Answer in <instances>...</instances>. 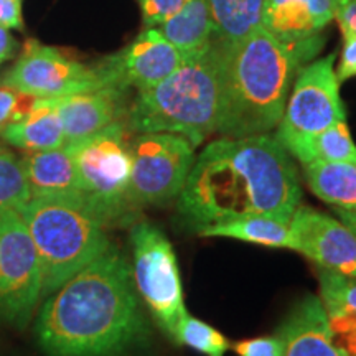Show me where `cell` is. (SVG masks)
<instances>
[{"label": "cell", "instance_id": "5", "mask_svg": "<svg viewBox=\"0 0 356 356\" xmlns=\"http://www.w3.org/2000/svg\"><path fill=\"white\" fill-rule=\"evenodd\" d=\"M19 213L38 252L42 299L111 248L106 225L81 198H30Z\"/></svg>", "mask_w": 356, "mask_h": 356}, {"label": "cell", "instance_id": "12", "mask_svg": "<svg viewBox=\"0 0 356 356\" xmlns=\"http://www.w3.org/2000/svg\"><path fill=\"white\" fill-rule=\"evenodd\" d=\"M185 58L157 29H145L124 50L96 66L108 88L144 91L172 74Z\"/></svg>", "mask_w": 356, "mask_h": 356}, {"label": "cell", "instance_id": "6", "mask_svg": "<svg viewBox=\"0 0 356 356\" xmlns=\"http://www.w3.org/2000/svg\"><path fill=\"white\" fill-rule=\"evenodd\" d=\"M78 173L84 204L106 228L131 221L137 210L129 197L131 184V145L122 122L68 144Z\"/></svg>", "mask_w": 356, "mask_h": 356}, {"label": "cell", "instance_id": "17", "mask_svg": "<svg viewBox=\"0 0 356 356\" xmlns=\"http://www.w3.org/2000/svg\"><path fill=\"white\" fill-rule=\"evenodd\" d=\"M320 300L340 356H356V277L320 269Z\"/></svg>", "mask_w": 356, "mask_h": 356}, {"label": "cell", "instance_id": "14", "mask_svg": "<svg viewBox=\"0 0 356 356\" xmlns=\"http://www.w3.org/2000/svg\"><path fill=\"white\" fill-rule=\"evenodd\" d=\"M126 91L118 88H101L95 91L56 97L55 104L66 137V145L73 144L111 124L119 122L124 113Z\"/></svg>", "mask_w": 356, "mask_h": 356}, {"label": "cell", "instance_id": "20", "mask_svg": "<svg viewBox=\"0 0 356 356\" xmlns=\"http://www.w3.org/2000/svg\"><path fill=\"white\" fill-rule=\"evenodd\" d=\"M155 29L186 56L210 47L215 35L207 0H188L180 12Z\"/></svg>", "mask_w": 356, "mask_h": 356}, {"label": "cell", "instance_id": "30", "mask_svg": "<svg viewBox=\"0 0 356 356\" xmlns=\"http://www.w3.org/2000/svg\"><path fill=\"white\" fill-rule=\"evenodd\" d=\"M335 73L340 83L356 76V37L343 38V50H341L340 63Z\"/></svg>", "mask_w": 356, "mask_h": 356}, {"label": "cell", "instance_id": "10", "mask_svg": "<svg viewBox=\"0 0 356 356\" xmlns=\"http://www.w3.org/2000/svg\"><path fill=\"white\" fill-rule=\"evenodd\" d=\"M42 299V266L19 211L0 215V317L24 328Z\"/></svg>", "mask_w": 356, "mask_h": 356}, {"label": "cell", "instance_id": "7", "mask_svg": "<svg viewBox=\"0 0 356 356\" xmlns=\"http://www.w3.org/2000/svg\"><path fill=\"white\" fill-rule=\"evenodd\" d=\"M131 244L136 291L159 327L177 343L178 328L188 312L170 239L154 222L140 221L132 226Z\"/></svg>", "mask_w": 356, "mask_h": 356}, {"label": "cell", "instance_id": "8", "mask_svg": "<svg viewBox=\"0 0 356 356\" xmlns=\"http://www.w3.org/2000/svg\"><path fill=\"white\" fill-rule=\"evenodd\" d=\"M333 63L335 55H327L305 65L297 74L275 134V139L293 157L312 137L333 124L346 121Z\"/></svg>", "mask_w": 356, "mask_h": 356}, {"label": "cell", "instance_id": "2", "mask_svg": "<svg viewBox=\"0 0 356 356\" xmlns=\"http://www.w3.org/2000/svg\"><path fill=\"white\" fill-rule=\"evenodd\" d=\"M38 343L48 356H119L147 335L132 269L111 246L50 293L40 310Z\"/></svg>", "mask_w": 356, "mask_h": 356}, {"label": "cell", "instance_id": "15", "mask_svg": "<svg viewBox=\"0 0 356 356\" xmlns=\"http://www.w3.org/2000/svg\"><path fill=\"white\" fill-rule=\"evenodd\" d=\"M340 3L341 0H266L262 26L287 42L315 37L335 19Z\"/></svg>", "mask_w": 356, "mask_h": 356}, {"label": "cell", "instance_id": "11", "mask_svg": "<svg viewBox=\"0 0 356 356\" xmlns=\"http://www.w3.org/2000/svg\"><path fill=\"white\" fill-rule=\"evenodd\" d=\"M7 84L38 99H56L108 88L97 66H88L56 48L29 40L19 60L3 76Z\"/></svg>", "mask_w": 356, "mask_h": 356}, {"label": "cell", "instance_id": "4", "mask_svg": "<svg viewBox=\"0 0 356 356\" xmlns=\"http://www.w3.org/2000/svg\"><path fill=\"white\" fill-rule=\"evenodd\" d=\"M129 109L134 132H168L202 145L216 132L220 119V56L218 44L188 55L178 68L155 86L137 91Z\"/></svg>", "mask_w": 356, "mask_h": 356}, {"label": "cell", "instance_id": "26", "mask_svg": "<svg viewBox=\"0 0 356 356\" xmlns=\"http://www.w3.org/2000/svg\"><path fill=\"white\" fill-rule=\"evenodd\" d=\"M177 345H185L207 356H225L229 350V341L216 328L203 320L191 317L190 314L181 320L177 333Z\"/></svg>", "mask_w": 356, "mask_h": 356}, {"label": "cell", "instance_id": "28", "mask_svg": "<svg viewBox=\"0 0 356 356\" xmlns=\"http://www.w3.org/2000/svg\"><path fill=\"white\" fill-rule=\"evenodd\" d=\"M188 0H139V6L147 29H155L172 19Z\"/></svg>", "mask_w": 356, "mask_h": 356}, {"label": "cell", "instance_id": "29", "mask_svg": "<svg viewBox=\"0 0 356 356\" xmlns=\"http://www.w3.org/2000/svg\"><path fill=\"white\" fill-rule=\"evenodd\" d=\"M233 350L239 356H282L284 341L279 333H275L274 337H261L238 341L233 345Z\"/></svg>", "mask_w": 356, "mask_h": 356}, {"label": "cell", "instance_id": "34", "mask_svg": "<svg viewBox=\"0 0 356 356\" xmlns=\"http://www.w3.org/2000/svg\"><path fill=\"white\" fill-rule=\"evenodd\" d=\"M335 213L338 215V220L343 221L345 225L348 226V228L356 234V213H350V211H345V210H337V208H335Z\"/></svg>", "mask_w": 356, "mask_h": 356}, {"label": "cell", "instance_id": "32", "mask_svg": "<svg viewBox=\"0 0 356 356\" xmlns=\"http://www.w3.org/2000/svg\"><path fill=\"white\" fill-rule=\"evenodd\" d=\"M335 20L340 25L343 38L356 37V0H341L335 13Z\"/></svg>", "mask_w": 356, "mask_h": 356}, {"label": "cell", "instance_id": "23", "mask_svg": "<svg viewBox=\"0 0 356 356\" xmlns=\"http://www.w3.org/2000/svg\"><path fill=\"white\" fill-rule=\"evenodd\" d=\"M215 38L220 42H238L262 26L266 0H207Z\"/></svg>", "mask_w": 356, "mask_h": 356}, {"label": "cell", "instance_id": "18", "mask_svg": "<svg viewBox=\"0 0 356 356\" xmlns=\"http://www.w3.org/2000/svg\"><path fill=\"white\" fill-rule=\"evenodd\" d=\"M32 198H81L78 173L68 145L60 149L26 152L22 157Z\"/></svg>", "mask_w": 356, "mask_h": 356}, {"label": "cell", "instance_id": "13", "mask_svg": "<svg viewBox=\"0 0 356 356\" xmlns=\"http://www.w3.org/2000/svg\"><path fill=\"white\" fill-rule=\"evenodd\" d=\"M293 251L320 269L356 277V234L341 220L299 204L289 221Z\"/></svg>", "mask_w": 356, "mask_h": 356}, {"label": "cell", "instance_id": "24", "mask_svg": "<svg viewBox=\"0 0 356 356\" xmlns=\"http://www.w3.org/2000/svg\"><path fill=\"white\" fill-rule=\"evenodd\" d=\"M302 165L310 162H351L356 163V144L346 121L325 129L307 142L296 157Z\"/></svg>", "mask_w": 356, "mask_h": 356}, {"label": "cell", "instance_id": "19", "mask_svg": "<svg viewBox=\"0 0 356 356\" xmlns=\"http://www.w3.org/2000/svg\"><path fill=\"white\" fill-rule=\"evenodd\" d=\"M0 139L7 145L25 152H42L65 147L66 137L55 99L35 101L29 113L0 132Z\"/></svg>", "mask_w": 356, "mask_h": 356}, {"label": "cell", "instance_id": "9", "mask_svg": "<svg viewBox=\"0 0 356 356\" xmlns=\"http://www.w3.org/2000/svg\"><path fill=\"white\" fill-rule=\"evenodd\" d=\"M195 163L188 139L168 132L139 134L131 145L129 197L136 208L178 198Z\"/></svg>", "mask_w": 356, "mask_h": 356}, {"label": "cell", "instance_id": "1", "mask_svg": "<svg viewBox=\"0 0 356 356\" xmlns=\"http://www.w3.org/2000/svg\"><path fill=\"white\" fill-rule=\"evenodd\" d=\"M302 202L291 154L275 137H222L195 159L178 195V211L190 229L202 231L246 216L287 222Z\"/></svg>", "mask_w": 356, "mask_h": 356}, {"label": "cell", "instance_id": "27", "mask_svg": "<svg viewBox=\"0 0 356 356\" xmlns=\"http://www.w3.org/2000/svg\"><path fill=\"white\" fill-rule=\"evenodd\" d=\"M37 99L38 97L24 95V92L0 83V132L8 124L29 113Z\"/></svg>", "mask_w": 356, "mask_h": 356}, {"label": "cell", "instance_id": "16", "mask_svg": "<svg viewBox=\"0 0 356 356\" xmlns=\"http://www.w3.org/2000/svg\"><path fill=\"white\" fill-rule=\"evenodd\" d=\"M277 333L284 341L282 356H340L318 296L309 293L293 305Z\"/></svg>", "mask_w": 356, "mask_h": 356}, {"label": "cell", "instance_id": "25", "mask_svg": "<svg viewBox=\"0 0 356 356\" xmlns=\"http://www.w3.org/2000/svg\"><path fill=\"white\" fill-rule=\"evenodd\" d=\"M32 198L25 168L7 144H0V215L20 211Z\"/></svg>", "mask_w": 356, "mask_h": 356}, {"label": "cell", "instance_id": "22", "mask_svg": "<svg viewBox=\"0 0 356 356\" xmlns=\"http://www.w3.org/2000/svg\"><path fill=\"white\" fill-rule=\"evenodd\" d=\"M204 238H229L266 248L292 249L287 222L269 216H246L208 226L198 233Z\"/></svg>", "mask_w": 356, "mask_h": 356}, {"label": "cell", "instance_id": "33", "mask_svg": "<svg viewBox=\"0 0 356 356\" xmlns=\"http://www.w3.org/2000/svg\"><path fill=\"white\" fill-rule=\"evenodd\" d=\"M15 50H17L15 38L12 37L7 29L0 26V66L15 55Z\"/></svg>", "mask_w": 356, "mask_h": 356}, {"label": "cell", "instance_id": "21", "mask_svg": "<svg viewBox=\"0 0 356 356\" xmlns=\"http://www.w3.org/2000/svg\"><path fill=\"white\" fill-rule=\"evenodd\" d=\"M304 175L312 193L337 210L356 213V163L310 162Z\"/></svg>", "mask_w": 356, "mask_h": 356}, {"label": "cell", "instance_id": "31", "mask_svg": "<svg viewBox=\"0 0 356 356\" xmlns=\"http://www.w3.org/2000/svg\"><path fill=\"white\" fill-rule=\"evenodd\" d=\"M0 26L7 30L24 29L22 0H0Z\"/></svg>", "mask_w": 356, "mask_h": 356}, {"label": "cell", "instance_id": "3", "mask_svg": "<svg viewBox=\"0 0 356 356\" xmlns=\"http://www.w3.org/2000/svg\"><path fill=\"white\" fill-rule=\"evenodd\" d=\"M215 42L221 88L216 132L249 137L279 126L297 74L322 50L325 37L287 42L261 26L238 42Z\"/></svg>", "mask_w": 356, "mask_h": 356}]
</instances>
